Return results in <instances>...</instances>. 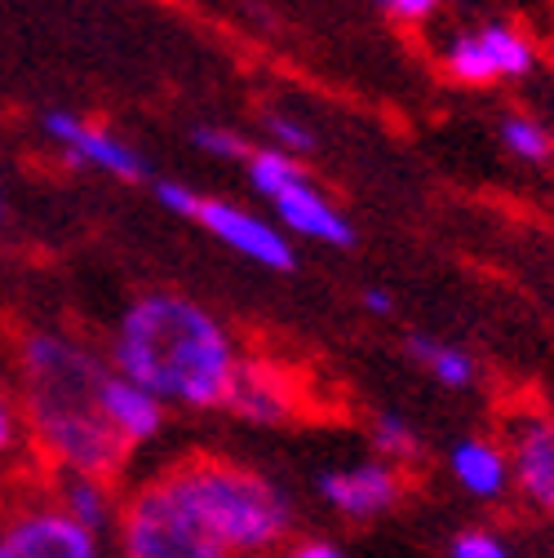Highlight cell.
I'll return each instance as SVG.
<instances>
[{
	"instance_id": "1",
	"label": "cell",
	"mask_w": 554,
	"mask_h": 558,
	"mask_svg": "<svg viewBox=\"0 0 554 558\" xmlns=\"http://www.w3.org/2000/svg\"><path fill=\"white\" fill-rule=\"evenodd\" d=\"M111 360L94 355L89 345L58 328H32L19 341V403L36 457L49 470L120 478L129 465V448L111 435L98 408V386Z\"/></svg>"
},
{
	"instance_id": "2",
	"label": "cell",
	"mask_w": 554,
	"mask_h": 558,
	"mask_svg": "<svg viewBox=\"0 0 554 558\" xmlns=\"http://www.w3.org/2000/svg\"><path fill=\"white\" fill-rule=\"evenodd\" d=\"M244 355L231 328L182 293L133 298L111 337V368L152 390L165 408H227Z\"/></svg>"
},
{
	"instance_id": "3",
	"label": "cell",
	"mask_w": 554,
	"mask_h": 558,
	"mask_svg": "<svg viewBox=\"0 0 554 558\" xmlns=\"http://www.w3.org/2000/svg\"><path fill=\"white\" fill-rule=\"evenodd\" d=\"M160 474L231 558H275L285 549L293 506L262 470L231 457H186Z\"/></svg>"
},
{
	"instance_id": "4",
	"label": "cell",
	"mask_w": 554,
	"mask_h": 558,
	"mask_svg": "<svg viewBox=\"0 0 554 558\" xmlns=\"http://www.w3.org/2000/svg\"><path fill=\"white\" fill-rule=\"evenodd\" d=\"M116 545L120 558H231L165 474H152L120 501Z\"/></svg>"
},
{
	"instance_id": "5",
	"label": "cell",
	"mask_w": 554,
	"mask_h": 558,
	"mask_svg": "<svg viewBox=\"0 0 554 558\" xmlns=\"http://www.w3.org/2000/svg\"><path fill=\"white\" fill-rule=\"evenodd\" d=\"M0 558H103V549L89 527L36 497L0 514Z\"/></svg>"
},
{
	"instance_id": "6",
	"label": "cell",
	"mask_w": 554,
	"mask_h": 558,
	"mask_svg": "<svg viewBox=\"0 0 554 558\" xmlns=\"http://www.w3.org/2000/svg\"><path fill=\"white\" fill-rule=\"evenodd\" d=\"M404 470L369 457V461H356V465H337V470H324L315 478V493L320 501L337 514V519H351V523H369V519H382L390 514L399 501H404Z\"/></svg>"
},
{
	"instance_id": "7",
	"label": "cell",
	"mask_w": 554,
	"mask_h": 558,
	"mask_svg": "<svg viewBox=\"0 0 554 558\" xmlns=\"http://www.w3.org/2000/svg\"><path fill=\"white\" fill-rule=\"evenodd\" d=\"M49 143L81 169H98L107 178H120V182H143L147 178V160L137 156L120 133L103 129V124H89L72 111H45L40 120Z\"/></svg>"
},
{
	"instance_id": "8",
	"label": "cell",
	"mask_w": 554,
	"mask_h": 558,
	"mask_svg": "<svg viewBox=\"0 0 554 558\" xmlns=\"http://www.w3.org/2000/svg\"><path fill=\"white\" fill-rule=\"evenodd\" d=\"M204 231H209L214 240H222L227 248H236L240 257H249L253 266L262 270H293L298 266V253L289 244V235L280 227H270L266 218L249 214V208L231 204V199H214V195H200V208H195V218Z\"/></svg>"
},
{
	"instance_id": "9",
	"label": "cell",
	"mask_w": 554,
	"mask_h": 558,
	"mask_svg": "<svg viewBox=\"0 0 554 558\" xmlns=\"http://www.w3.org/2000/svg\"><path fill=\"white\" fill-rule=\"evenodd\" d=\"M448 76L461 85H493V81H515L532 66V45L510 32V27H479L466 32L448 45L444 53Z\"/></svg>"
},
{
	"instance_id": "10",
	"label": "cell",
	"mask_w": 554,
	"mask_h": 558,
	"mask_svg": "<svg viewBox=\"0 0 554 558\" xmlns=\"http://www.w3.org/2000/svg\"><path fill=\"white\" fill-rule=\"evenodd\" d=\"M510 483L523 501L554 519V416L528 412L510 426Z\"/></svg>"
},
{
	"instance_id": "11",
	"label": "cell",
	"mask_w": 554,
	"mask_h": 558,
	"mask_svg": "<svg viewBox=\"0 0 554 558\" xmlns=\"http://www.w3.org/2000/svg\"><path fill=\"white\" fill-rule=\"evenodd\" d=\"M98 408H103V422L111 426V435L129 452L152 444V439H160L165 435V422H169V408L152 390H143L137 381H129L116 368H107V377L98 386Z\"/></svg>"
},
{
	"instance_id": "12",
	"label": "cell",
	"mask_w": 554,
	"mask_h": 558,
	"mask_svg": "<svg viewBox=\"0 0 554 558\" xmlns=\"http://www.w3.org/2000/svg\"><path fill=\"white\" fill-rule=\"evenodd\" d=\"M275 218L289 235H302V240H315V244H328V248H351L356 244V227L341 208L311 182V173L302 182H293L289 191H280L270 199Z\"/></svg>"
},
{
	"instance_id": "13",
	"label": "cell",
	"mask_w": 554,
	"mask_h": 558,
	"mask_svg": "<svg viewBox=\"0 0 554 558\" xmlns=\"http://www.w3.org/2000/svg\"><path fill=\"white\" fill-rule=\"evenodd\" d=\"M227 412H236L249 426H285L298 412V390L280 368H270L262 360H244L227 395Z\"/></svg>"
},
{
	"instance_id": "14",
	"label": "cell",
	"mask_w": 554,
	"mask_h": 558,
	"mask_svg": "<svg viewBox=\"0 0 554 558\" xmlns=\"http://www.w3.org/2000/svg\"><path fill=\"white\" fill-rule=\"evenodd\" d=\"M49 474H53V478H49V501H53L67 519H76V523L89 527L94 536L116 523L120 497H116V483H111V478L67 474V470H49Z\"/></svg>"
},
{
	"instance_id": "15",
	"label": "cell",
	"mask_w": 554,
	"mask_h": 558,
	"mask_svg": "<svg viewBox=\"0 0 554 558\" xmlns=\"http://www.w3.org/2000/svg\"><path fill=\"white\" fill-rule=\"evenodd\" d=\"M448 474L474 501H502L510 487V457L493 439H461L448 452Z\"/></svg>"
},
{
	"instance_id": "16",
	"label": "cell",
	"mask_w": 554,
	"mask_h": 558,
	"mask_svg": "<svg viewBox=\"0 0 554 558\" xmlns=\"http://www.w3.org/2000/svg\"><path fill=\"white\" fill-rule=\"evenodd\" d=\"M408 360L422 373H431L444 390H466L474 381V360L461 345H448L439 337H408Z\"/></svg>"
},
{
	"instance_id": "17",
	"label": "cell",
	"mask_w": 554,
	"mask_h": 558,
	"mask_svg": "<svg viewBox=\"0 0 554 558\" xmlns=\"http://www.w3.org/2000/svg\"><path fill=\"white\" fill-rule=\"evenodd\" d=\"M369 444H373L377 461H386V465H395V470H404V465H412V461L422 457L418 430H412V422H408V416H399V412H377V416H373Z\"/></svg>"
},
{
	"instance_id": "18",
	"label": "cell",
	"mask_w": 554,
	"mask_h": 558,
	"mask_svg": "<svg viewBox=\"0 0 554 558\" xmlns=\"http://www.w3.org/2000/svg\"><path fill=\"white\" fill-rule=\"evenodd\" d=\"M244 173H249V186L262 199H275L280 191H289L293 182L306 178V169H302L298 156H285V151H275V147H253V156L244 160Z\"/></svg>"
},
{
	"instance_id": "19",
	"label": "cell",
	"mask_w": 554,
	"mask_h": 558,
	"mask_svg": "<svg viewBox=\"0 0 554 558\" xmlns=\"http://www.w3.org/2000/svg\"><path fill=\"white\" fill-rule=\"evenodd\" d=\"M32 439H27V422H23V403L5 381H0V470L10 461H19V452Z\"/></svg>"
},
{
	"instance_id": "20",
	"label": "cell",
	"mask_w": 554,
	"mask_h": 558,
	"mask_svg": "<svg viewBox=\"0 0 554 558\" xmlns=\"http://www.w3.org/2000/svg\"><path fill=\"white\" fill-rule=\"evenodd\" d=\"M191 143H195V151L214 156V160H236V165H244V160L253 156V147L244 143V133H236V129H227V124H195V129H191Z\"/></svg>"
},
{
	"instance_id": "21",
	"label": "cell",
	"mask_w": 554,
	"mask_h": 558,
	"mask_svg": "<svg viewBox=\"0 0 554 558\" xmlns=\"http://www.w3.org/2000/svg\"><path fill=\"white\" fill-rule=\"evenodd\" d=\"M448 558H515V549L493 527H461L448 541Z\"/></svg>"
},
{
	"instance_id": "22",
	"label": "cell",
	"mask_w": 554,
	"mask_h": 558,
	"mask_svg": "<svg viewBox=\"0 0 554 558\" xmlns=\"http://www.w3.org/2000/svg\"><path fill=\"white\" fill-rule=\"evenodd\" d=\"M266 133H270V147L285 151V156H306V151H315V129L302 124L298 116L270 111V116H266Z\"/></svg>"
},
{
	"instance_id": "23",
	"label": "cell",
	"mask_w": 554,
	"mask_h": 558,
	"mask_svg": "<svg viewBox=\"0 0 554 558\" xmlns=\"http://www.w3.org/2000/svg\"><path fill=\"white\" fill-rule=\"evenodd\" d=\"M502 143H506L515 156H523V160H545V156H550V133H545L537 120H528V116L502 120Z\"/></svg>"
},
{
	"instance_id": "24",
	"label": "cell",
	"mask_w": 554,
	"mask_h": 558,
	"mask_svg": "<svg viewBox=\"0 0 554 558\" xmlns=\"http://www.w3.org/2000/svg\"><path fill=\"white\" fill-rule=\"evenodd\" d=\"M156 199L169 208L173 218H195V208H200V191H191V186H182V182H156Z\"/></svg>"
},
{
	"instance_id": "25",
	"label": "cell",
	"mask_w": 554,
	"mask_h": 558,
	"mask_svg": "<svg viewBox=\"0 0 554 558\" xmlns=\"http://www.w3.org/2000/svg\"><path fill=\"white\" fill-rule=\"evenodd\" d=\"M275 558H346L333 541H298V545H289V549H280Z\"/></svg>"
},
{
	"instance_id": "26",
	"label": "cell",
	"mask_w": 554,
	"mask_h": 558,
	"mask_svg": "<svg viewBox=\"0 0 554 558\" xmlns=\"http://www.w3.org/2000/svg\"><path fill=\"white\" fill-rule=\"evenodd\" d=\"M382 10H390L395 19H431L439 0H377Z\"/></svg>"
},
{
	"instance_id": "27",
	"label": "cell",
	"mask_w": 554,
	"mask_h": 558,
	"mask_svg": "<svg viewBox=\"0 0 554 558\" xmlns=\"http://www.w3.org/2000/svg\"><path fill=\"white\" fill-rule=\"evenodd\" d=\"M360 302H364V311H369V315H390V311H395V298H390L386 289H364V298H360Z\"/></svg>"
},
{
	"instance_id": "28",
	"label": "cell",
	"mask_w": 554,
	"mask_h": 558,
	"mask_svg": "<svg viewBox=\"0 0 554 558\" xmlns=\"http://www.w3.org/2000/svg\"><path fill=\"white\" fill-rule=\"evenodd\" d=\"M0 218H5V199H0Z\"/></svg>"
}]
</instances>
